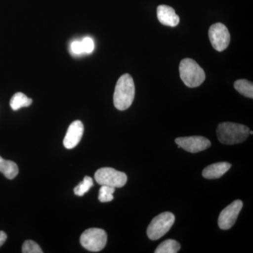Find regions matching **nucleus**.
Returning <instances> with one entry per match:
<instances>
[{
    "instance_id": "22",
    "label": "nucleus",
    "mask_w": 253,
    "mask_h": 253,
    "mask_svg": "<svg viewBox=\"0 0 253 253\" xmlns=\"http://www.w3.org/2000/svg\"><path fill=\"white\" fill-rule=\"evenodd\" d=\"M6 239H7V236L5 234V232L2 231H0V247L4 244Z\"/></svg>"
},
{
    "instance_id": "5",
    "label": "nucleus",
    "mask_w": 253,
    "mask_h": 253,
    "mask_svg": "<svg viewBox=\"0 0 253 253\" xmlns=\"http://www.w3.org/2000/svg\"><path fill=\"white\" fill-rule=\"evenodd\" d=\"M80 241L83 247L87 251L99 252L106 246L107 234L103 229L91 228L83 233Z\"/></svg>"
},
{
    "instance_id": "10",
    "label": "nucleus",
    "mask_w": 253,
    "mask_h": 253,
    "mask_svg": "<svg viewBox=\"0 0 253 253\" xmlns=\"http://www.w3.org/2000/svg\"><path fill=\"white\" fill-rule=\"evenodd\" d=\"M83 132L84 126L81 121H76L71 123L63 139L65 147L67 149H72L76 147L81 141Z\"/></svg>"
},
{
    "instance_id": "18",
    "label": "nucleus",
    "mask_w": 253,
    "mask_h": 253,
    "mask_svg": "<svg viewBox=\"0 0 253 253\" xmlns=\"http://www.w3.org/2000/svg\"><path fill=\"white\" fill-rule=\"evenodd\" d=\"M116 191V188L111 186L102 185L100 188L99 194V200L100 202L107 203L112 201L114 197L113 194Z\"/></svg>"
},
{
    "instance_id": "2",
    "label": "nucleus",
    "mask_w": 253,
    "mask_h": 253,
    "mask_svg": "<svg viewBox=\"0 0 253 253\" xmlns=\"http://www.w3.org/2000/svg\"><path fill=\"white\" fill-rule=\"evenodd\" d=\"M218 139L221 144L233 145L244 142L250 134V129L244 125L222 123L217 129Z\"/></svg>"
},
{
    "instance_id": "1",
    "label": "nucleus",
    "mask_w": 253,
    "mask_h": 253,
    "mask_svg": "<svg viewBox=\"0 0 253 253\" xmlns=\"http://www.w3.org/2000/svg\"><path fill=\"white\" fill-rule=\"evenodd\" d=\"M135 86L133 78L129 74H124L118 79L114 94L115 107L120 111H125L130 107L134 99Z\"/></svg>"
},
{
    "instance_id": "3",
    "label": "nucleus",
    "mask_w": 253,
    "mask_h": 253,
    "mask_svg": "<svg viewBox=\"0 0 253 253\" xmlns=\"http://www.w3.org/2000/svg\"><path fill=\"white\" fill-rule=\"evenodd\" d=\"M179 74L181 81L189 87H197L206 80L204 69L194 60L183 59L179 63Z\"/></svg>"
},
{
    "instance_id": "14",
    "label": "nucleus",
    "mask_w": 253,
    "mask_h": 253,
    "mask_svg": "<svg viewBox=\"0 0 253 253\" xmlns=\"http://www.w3.org/2000/svg\"><path fill=\"white\" fill-rule=\"evenodd\" d=\"M33 100L21 92L16 93L10 101V106L14 111H17L23 107L31 106Z\"/></svg>"
},
{
    "instance_id": "9",
    "label": "nucleus",
    "mask_w": 253,
    "mask_h": 253,
    "mask_svg": "<svg viewBox=\"0 0 253 253\" xmlns=\"http://www.w3.org/2000/svg\"><path fill=\"white\" fill-rule=\"evenodd\" d=\"M178 147L192 154L201 152L208 149L211 146V142L207 138L201 136H186L179 137L175 139Z\"/></svg>"
},
{
    "instance_id": "16",
    "label": "nucleus",
    "mask_w": 253,
    "mask_h": 253,
    "mask_svg": "<svg viewBox=\"0 0 253 253\" xmlns=\"http://www.w3.org/2000/svg\"><path fill=\"white\" fill-rule=\"evenodd\" d=\"M181 249L180 244L177 241L172 239H168L163 241L158 246L155 251L156 253H176Z\"/></svg>"
},
{
    "instance_id": "13",
    "label": "nucleus",
    "mask_w": 253,
    "mask_h": 253,
    "mask_svg": "<svg viewBox=\"0 0 253 253\" xmlns=\"http://www.w3.org/2000/svg\"><path fill=\"white\" fill-rule=\"evenodd\" d=\"M0 172L2 173L7 179H14L18 174L17 165L13 161L3 159L0 156Z\"/></svg>"
},
{
    "instance_id": "21",
    "label": "nucleus",
    "mask_w": 253,
    "mask_h": 253,
    "mask_svg": "<svg viewBox=\"0 0 253 253\" xmlns=\"http://www.w3.org/2000/svg\"><path fill=\"white\" fill-rule=\"evenodd\" d=\"M71 51L75 55H81L83 54V46L81 41H74L71 45Z\"/></svg>"
},
{
    "instance_id": "15",
    "label": "nucleus",
    "mask_w": 253,
    "mask_h": 253,
    "mask_svg": "<svg viewBox=\"0 0 253 253\" xmlns=\"http://www.w3.org/2000/svg\"><path fill=\"white\" fill-rule=\"evenodd\" d=\"M234 88L240 94L248 98H253V84L247 80H238L234 83Z\"/></svg>"
},
{
    "instance_id": "4",
    "label": "nucleus",
    "mask_w": 253,
    "mask_h": 253,
    "mask_svg": "<svg viewBox=\"0 0 253 253\" xmlns=\"http://www.w3.org/2000/svg\"><path fill=\"white\" fill-rule=\"evenodd\" d=\"M174 221L175 217L172 212H165L158 214L148 226V237L153 241L161 239L172 228Z\"/></svg>"
},
{
    "instance_id": "23",
    "label": "nucleus",
    "mask_w": 253,
    "mask_h": 253,
    "mask_svg": "<svg viewBox=\"0 0 253 253\" xmlns=\"http://www.w3.org/2000/svg\"><path fill=\"white\" fill-rule=\"evenodd\" d=\"M250 134H253V131H250Z\"/></svg>"
},
{
    "instance_id": "20",
    "label": "nucleus",
    "mask_w": 253,
    "mask_h": 253,
    "mask_svg": "<svg viewBox=\"0 0 253 253\" xmlns=\"http://www.w3.org/2000/svg\"><path fill=\"white\" fill-rule=\"evenodd\" d=\"M83 54H90L94 51V43L90 38H85L81 41Z\"/></svg>"
},
{
    "instance_id": "17",
    "label": "nucleus",
    "mask_w": 253,
    "mask_h": 253,
    "mask_svg": "<svg viewBox=\"0 0 253 253\" xmlns=\"http://www.w3.org/2000/svg\"><path fill=\"white\" fill-rule=\"evenodd\" d=\"M93 186H94V183L91 177L88 176H84L83 181L75 188V194L78 196H84Z\"/></svg>"
},
{
    "instance_id": "12",
    "label": "nucleus",
    "mask_w": 253,
    "mask_h": 253,
    "mask_svg": "<svg viewBox=\"0 0 253 253\" xmlns=\"http://www.w3.org/2000/svg\"><path fill=\"white\" fill-rule=\"evenodd\" d=\"M231 167L230 163L221 162L214 163L205 168L203 171V176L206 179H218L228 172Z\"/></svg>"
},
{
    "instance_id": "7",
    "label": "nucleus",
    "mask_w": 253,
    "mask_h": 253,
    "mask_svg": "<svg viewBox=\"0 0 253 253\" xmlns=\"http://www.w3.org/2000/svg\"><path fill=\"white\" fill-rule=\"evenodd\" d=\"M208 36L213 48L217 51H224L230 43V33L223 23H214L211 26L208 31Z\"/></svg>"
},
{
    "instance_id": "8",
    "label": "nucleus",
    "mask_w": 253,
    "mask_h": 253,
    "mask_svg": "<svg viewBox=\"0 0 253 253\" xmlns=\"http://www.w3.org/2000/svg\"><path fill=\"white\" fill-rule=\"evenodd\" d=\"M243 208V202L236 200L221 211L218 218V225L222 230H228L235 224L240 212Z\"/></svg>"
},
{
    "instance_id": "11",
    "label": "nucleus",
    "mask_w": 253,
    "mask_h": 253,
    "mask_svg": "<svg viewBox=\"0 0 253 253\" xmlns=\"http://www.w3.org/2000/svg\"><path fill=\"white\" fill-rule=\"evenodd\" d=\"M158 21L165 26L175 27L179 23V17L171 6L160 5L157 8Z\"/></svg>"
},
{
    "instance_id": "6",
    "label": "nucleus",
    "mask_w": 253,
    "mask_h": 253,
    "mask_svg": "<svg viewBox=\"0 0 253 253\" xmlns=\"http://www.w3.org/2000/svg\"><path fill=\"white\" fill-rule=\"evenodd\" d=\"M95 180L100 185L121 188L126 185L127 176L126 173L111 168H100L94 174Z\"/></svg>"
},
{
    "instance_id": "19",
    "label": "nucleus",
    "mask_w": 253,
    "mask_h": 253,
    "mask_svg": "<svg viewBox=\"0 0 253 253\" xmlns=\"http://www.w3.org/2000/svg\"><path fill=\"white\" fill-rule=\"evenodd\" d=\"M22 253H42L41 248L39 245L35 241L28 240L25 241L22 246Z\"/></svg>"
}]
</instances>
